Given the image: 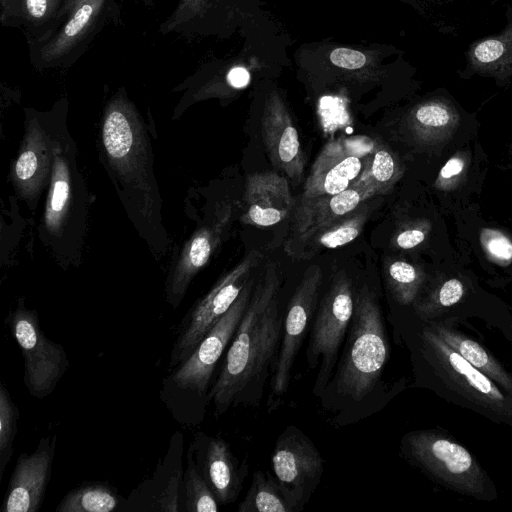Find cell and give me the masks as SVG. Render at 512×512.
I'll list each match as a JSON object with an SVG mask.
<instances>
[{
    "instance_id": "obj_1",
    "label": "cell",
    "mask_w": 512,
    "mask_h": 512,
    "mask_svg": "<svg viewBox=\"0 0 512 512\" xmlns=\"http://www.w3.org/2000/svg\"><path fill=\"white\" fill-rule=\"evenodd\" d=\"M278 265L269 261L252 291L208 399L217 415L241 404L256 405L274 370L283 319L279 311Z\"/></svg>"
},
{
    "instance_id": "obj_2",
    "label": "cell",
    "mask_w": 512,
    "mask_h": 512,
    "mask_svg": "<svg viewBox=\"0 0 512 512\" xmlns=\"http://www.w3.org/2000/svg\"><path fill=\"white\" fill-rule=\"evenodd\" d=\"M417 381L445 401L512 428V395L470 364L427 324L415 330Z\"/></svg>"
},
{
    "instance_id": "obj_3",
    "label": "cell",
    "mask_w": 512,
    "mask_h": 512,
    "mask_svg": "<svg viewBox=\"0 0 512 512\" xmlns=\"http://www.w3.org/2000/svg\"><path fill=\"white\" fill-rule=\"evenodd\" d=\"M294 62L299 79L316 92H361L415 73L401 50L379 44L305 43L294 52Z\"/></svg>"
},
{
    "instance_id": "obj_4",
    "label": "cell",
    "mask_w": 512,
    "mask_h": 512,
    "mask_svg": "<svg viewBox=\"0 0 512 512\" xmlns=\"http://www.w3.org/2000/svg\"><path fill=\"white\" fill-rule=\"evenodd\" d=\"M249 279L230 309L203 337L190 356L163 381L161 398L174 418L186 425L196 424L209 403V386L216 365L230 344L245 313L253 291Z\"/></svg>"
},
{
    "instance_id": "obj_5",
    "label": "cell",
    "mask_w": 512,
    "mask_h": 512,
    "mask_svg": "<svg viewBox=\"0 0 512 512\" xmlns=\"http://www.w3.org/2000/svg\"><path fill=\"white\" fill-rule=\"evenodd\" d=\"M389 354L380 304L373 292L363 286L355 298L346 344L327 388L340 400L363 401L378 385Z\"/></svg>"
},
{
    "instance_id": "obj_6",
    "label": "cell",
    "mask_w": 512,
    "mask_h": 512,
    "mask_svg": "<svg viewBox=\"0 0 512 512\" xmlns=\"http://www.w3.org/2000/svg\"><path fill=\"white\" fill-rule=\"evenodd\" d=\"M404 457L443 488L477 501L498 499L497 486L475 455L443 428L408 432L401 441Z\"/></svg>"
},
{
    "instance_id": "obj_7",
    "label": "cell",
    "mask_w": 512,
    "mask_h": 512,
    "mask_svg": "<svg viewBox=\"0 0 512 512\" xmlns=\"http://www.w3.org/2000/svg\"><path fill=\"white\" fill-rule=\"evenodd\" d=\"M119 18L118 0H79L51 33L28 43L32 66L37 70L71 67L102 29Z\"/></svg>"
},
{
    "instance_id": "obj_8",
    "label": "cell",
    "mask_w": 512,
    "mask_h": 512,
    "mask_svg": "<svg viewBox=\"0 0 512 512\" xmlns=\"http://www.w3.org/2000/svg\"><path fill=\"white\" fill-rule=\"evenodd\" d=\"M242 51L234 57L203 64L186 78L177 90H186V98L202 100L210 97H227L246 88L253 75L285 65V48L276 43L275 36L258 35L252 30Z\"/></svg>"
},
{
    "instance_id": "obj_9",
    "label": "cell",
    "mask_w": 512,
    "mask_h": 512,
    "mask_svg": "<svg viewBox=\"0 0 512 512\" xmlns=\"http://www.w3.org/2000/svg\"><path fill=\"white\" fill-rule=\"evenodd\" d=\"M354 306L352 282L344 271H338L319 303L306 352L309 368L319 365L313 388L317 396L325 392L333 376Z\"/></svg>"
},
{
    "instance_id": "obj_10",
    "label": "cell",
    "mask_w": 512,
    "mask_h": 512,
    "mask_svg": "<svg viewBox=\"0 0 512 512\" xmlns=\"http://www.w3.org/2000/svg\"><path fill=\"white\" fill-rule=\"evenodd\" d=\"M5 325L20 348L28 393L37 399L49 396L70 366L65 348L45 335L37 311L23 300L8 313Z\"/></svg>"
},
{
    "instance_id": "obj_11",
    "label": "cell",
    "mask_w": 512,
    "mask_h": 512,
    "mask_svg": "<svg viewBox=\"0 0 512 512\" xmlns=\"http://www.w3.org/2000/svg\"><path fill=\"white\" fill-rule=\"evenodd\" d=\"M262 259L263 254L260 251H250L187 313L182 319L171 350L169 368L174 369L190 356L203 337L236 301L249 281L251 272Z\"/></svg>"
},
{
    "instance_id": "obj_12",
    "label": "cell",
    "mask_w": 512,
    "mask_h": 512,
    "mask_svg": "<svg viewBox=\"0 0 512 512\" xmlns=\"http://www.w3.org/2000/svg\"><path fill=\"white\" fill-rule=\"evenodd\" d=\"M253 0H179L160 24L163 35L227 39L253 29Z\"/></svg>"
},
{
    "instance_id": "obj_13",
    "label": "cell",
    "mask_w": 512,
    "mask_h": 512,
    "mask_svg": "<svg viewBox=\"0 0 512 512\" xmlns=\"http://www.w3.org/2000/svg\"><path fill=\"white\" fill-rule=\"evenodd\" d=\"M271 463L274 476L295 512L302 510L324 471L320 452L308 436L291 425L278 437Z\"/></svg>"
},
{
    "instance_id": "obj_14",
    "label": "cell",
    "mask_w": 512,
    "mask_h": 512,
    "mask_svg": "<svg viewBox=\"0 0 512 512\" xmlns=\"http://www.w3.org/2000/svg\"><path fill=\"white\" fill-rule=\"evenodd\" d=\"M374 139L351 136L332 139L315 159L300 197L341 193L353 185L366 168Z\"/></svg>"
},
{
    "instance_id": "obj_15",
    "label": "cell",
    "mask_w": 512,
    "mask_h": 512,
    "mask_svg": "<svg viewBox=\"0 0 512 512\" xmlns=\"http://www.w3.org/2000/svg\"><path fill=\"white\" fill-rule=\"evenodd\" d=\"M321 281L320 267L309 266L288 304L278 356L270 381L271 392L275 397L285 394L289 387L296 356L317 306Z\"/></svg>"
},
{
    "instance_id": "obj_16",
    "label": "cell",
    "mask_w": 512,
    "mask_h": 512,
    "mask_svg": "<svg viewBox=\"0 0 512 512\" xmlns=\"http://www.w3.org/2000/svg\"><path fill=\"white\" fill-rule=\"evenodd\" d=\"M261 135L268 157L279 171L298 183L305 167L298 131L281 91L271 81H264Z\"/></svg>"
},
{
    "instance_id": "obj_17",
    "label": "cell",
    "mask_w": 512,
    "mask_h": 512,
    "mask_svg": "<svg viewBox=\"0 0 512 512\" xmlns=\"http://www.w3.org/2000/svg\"><path fill=\"white\" fill-rule=\"evenodd\" d=\"M57 435L40 438L35 450L21 453L4 495L1 512H38L51 479Z\"/></svg>"
},
{
    "instance_id": "obj_18",
    "label": "cell",
    "mask_w": 512,
    "mask_h": 512,
    "mask_svg": "<svg viewBox=\"0 0 512 512\" xmlns=\"http://www.w3.org/2000/svg\"><path fill=\"white\" fill-rule=\"evenodd\" d=\"M191 446L197 467L219 504L234 502L242 489L248 465L239 463L222 438L200 434Z\"/></svg>"
},
{
    "instance_id": "obj_19",
    "label": "cell",
    "mask_w": 512,
    "mask_h": 512,
    "mask_svg": "<svg viewBox=\"0 0 512 512\" xmlns=\"http://www.w3.org/2000/svg\"><path fill=\"white\" fill-rule=\"evenodd\" d=\"M241 221L256 227H270L293 211L294 199L288 180L275 171L248 175Z\"/></svg>"
},
{
    "instance_id": "obj_20",
    "label": "cell",
    "mask_w": 512,
    "mask_h": 512,
    "mask_svg": "<svg viewBox=\"0 0 512 512\" xmlns=\"http://www.w3.org/2000/svg\"><path fill=\"white\" fill-rule=\"evenodd\" d=\"M373 196H377L374 189L358 179L348 189L338 194L299 197L292 211L285 244L352 212Z\"/></svg>"
},
{
    "instance_id": "obj_21",
    "label": "cell",
    "mask_w": 512,
    "mask_h": 512,
    "mask_svg": "<svg viewBox=\"0 0 512 512\" xmlns=\"http://www.w3.org/2000/svg\"><path fill=\"white\" fill-rule=\"evenodd\" d=\"M505 27L497 34L471 43L465 52L464 65L457 74L461 79L474 76L491 78L499 86L512 80V5L505 12Z\"/></svg>"
},
{
    "instance_id": "obj_22",
    "label": "cell",
    "mask_w": 512,
    "mask_h": 512,
    "mask_svg": "<svg viewBox=\"0 0 512 512\" xmlns=\"http://www.w3.org/2000/svg\"><path fill=\"white\" fill-rule=\"evenodd\" d=\"M369 214V208L361 204L352 212L284 244V249L291 258L308 260L324 250L346 245L363 231Z\"/></svg>"
},
{
    "instance_id": "obj_23",
    "label": "cell",
    "mask_w": 512,
    "mask_h": 512,
    "mask_svg": "<svg viewBox=\"0 0 512 512\" xmlns=\"http://www.w3.org/2000/svg\"><path fill=\"white\" fill-rule=\"evenodd\" d=\"M231 214L232 208L228 204L219 211L216 221L201 229L188 244L181 264L177 266L167 285V300L174 308L183 299L192 277L209 260Z\"/></svg>"
},
{
    "instance_id": "obj_24",
    "label": "cell",
    "mask_w": 512,
    "mask_h": 512,
    "mask_svg": "<svg viewBox=\"0 0 512 512\" xmlns=\"http://www.w3.org/2000/svg\"><path fill=\"white\" fill-rule=\"evenodd\" d=\"M67 0H0L2 26L19 28L27 43L38 41L60 23Z\"/></svg>"
},
{
    "instance_id": "obj_25",
    "label": "cell",
    "mask_w": 512,
    "mask_h": 512,
    "mask_svg": "<svg viewBox=\"0 0 512 512\" xmlns=\"http://www.w3.org/2000/svg\"><path fill=\"white\" fill-rule=\"evenodd\" d=\"M427 324L443 341L457 351L470 364L512 395V371L483 343L461 331L453 321H430Z\"/></svg>"
},
{
    "instance_id": "obj_26",
    "label": "cell",
    "mask_w": 512,
    "mask_h": 512,
    "mask_svg": "<svg viewBox=\"0 0 512 512\" xmlns=\"http://www.w3.org/2000/svg\"><path fill=\"white\" fill-rule=\"evenodd\" d=\"M459 121V112L450 99L430 97L415 104L406 115L407 126L420 140L430 141L444 135Z\"/></svg>"
},
{
    "instance_id": "obj_27",
    "label": "cell",
    "mask_w": 512,
    "mask_h": 512,
    "mask_svg": "<svg viewBox=\"0 0 512 512\" xmlns=\"http://www.w3.org/2000/svg\"><path fill=\"white\" fill-rule=\"evenodd\" d=\"M52 182L47 202L45 222L54 233L64 230L69 217H72L75 194L73 175L67 161L55 153Z\"/></svg>"
},
{
    "instance_id": "obj_28",
    "label": "cell",
    "mask_w": 512,
    "mask_h": 512,
    "mask_svg": "<svg viewBox=\"0 0 512 512\" xmlns=\"http://www.w3.org/2000/svg\"><path fill=\"white\" fill-rule=\"evenodd\" d=\"M120 505L115 487L103 482H84L61 499L56 512H111Z\"/></svg>"
},
{
    "instance_id": "obj_29",
    "label": "cell",
    "mask_w": 512,
    "mask_h": 512,
    "mask_svg": "<svg viewBox=\"0 0 512 512\" xmlns=\"http://www.w3.org/2000/svg\"><path fill=\"white\" fill-rule=\"evenodd\" d=\"M238 512H295L275 476L261 470L255 471L252 483Z\"/></svg>"
},
{
    "instance_id": "obj_30",
    "label": "cell",
    "mask_w": 512,
    "mask_h": 512,
    "mask_svg": "<svg viewBox=\"0 0 512 512\" xmlns=\"http://www.w3.org/2000/svg\"><path fill=\"white\" fill-rule=\"evenodd\" d=\"M402 174L396 155L382 141L374 139L369 162L359 180L370 185L378 196L388 193Z\"/></svg>"
},
{
    "instance_id": "obj_31",
    "label": "cell",
    "mask_w": 512,
    "mask_h": 512,
    "mask_svg": "<svg viewBox=\"0 0 512 512\" xmlns=\"http://www.w3.org/2000/svg\"><path fill=\"white\" fill-rule=\"evenodd\" d=\"M385 276L393 299L399 305L413 307L425 280L422 270L405 260L394 259L386 262Z\"/></svg>"
},
{
    "instance_id": "obj_32",
    "label": "cell",
    "mask_w": 512,
    "mask_h": 512,
    "mask_svg": "<svg viewBox=\"0 0 512 512\" xmlns=\"http://www.w3.org/2000/svg\"><path fill=\"white\" fill-rule=\"evenodd\" d=\"M183 510L187 512H216L219 502L200 473L192 446L187 453V467L183 474Z\"/></svg>"
},
{
    "instance_id": "obj_33",
    "label": "cell",
    "mask_w": 512,
    "mask_h": 512,
    "mask_svg": "<svg viewBox=\"0 0 512 512\" xmlns=\"http://www.w3.org/2000/svg\"><path fill=\"white\" fill-rule=\"evenodd\" d=\"M19 409L0 380V481L13 455V444L18 432Z\"/></svg>"
},
{
    "instance_id": "obj_34",
    "label": "cell",
    "mask_w": 512,
    "mask_h": 512,
    "mask_svg": "<svg viewBox=\"0 0 512 512\" xmlns=\"http://www.w3.org/2000/svg\"><path fill=\"white\" fill-rule=\"evenodd\" d=\"M480 241L487 254L499 263H508L512 259V241L495 229H483Z\"/></svg>"
},
{
    "instance_id": "obj_35",
    "label": "cell",
    "mask_w": 512,
    "mask_h": 512,
    "mask_svg": "<svg viewBox=\"0 0 512 512\" xmlns=\"http://www.w3.org/2000/svg\"><path fill=\"white\" fill-rule=\"evenodd\" d=\"M41 160L40 150L35 149L31 141L28 147L22 150L16 161L15 175L17 180L23 185H30L36 177L40 176Z\"/></svg>"
},
{
    "instance_id": "obj_36",
    "label": "cell",
    "mask_w": 512,
    "mask_h": 512,
    "mask_svg": "<svg viewBox=\"0 0 512 512\" xmlns=\"http://www.w3.org/2000/svg\"><path fill=\"white\" fill-rule=\"evenodd\" d=\"M427 235L426 226L414 224L403 227L393 237L392 244L399 249H412L421 244Z\"/></svg>"
},
{
    "instance_id": "obj_37",
    "label": "cell",
    "mask_w": 512,
    "mask_h": 512,
    "mask_svg": "<svg viewBox=\"0 0 512 512\" xmlns=\"http://www.w3.org/2000/svg\"><path fill=\"white\" fill-rule=\"evenodd\" d=\"M465 168V161L460 156L451 157L441 168L436 181L438 188L448 187L455 179H457Z\"/></svg>"
},
{
    "instance_id": "obj_38",
    "label": "cell",
    "mask_w": 512,
    "mask_h": 512,
    "mask_svg": "<svg viewBox=\"0 0 512 512\" xmlns=\"http://www.w3.org/2000/svg\"><path fill=\"white\" fill-rule=\"evenodd\" d=\"M406 5L412 7L418 14L428 20L438 30L448 32L453 30L450 25H447L445 21L440 20L437 15L433 12V9L428 1L426 0H399Z\"/></svg>"
},
{
    "instance_id": "obj_39",
    "label": "cell",
    "mask_w": 512,
    "mask_h": 512,
    "mask_svg": "<svg viewBox=\"0 0 512 512\" xmlns=\"http://www.w3.org/2000/svg\"><path fill=\"white\" fill-rule=\"evenodd\" d=\"M495 329L501 332L512 348V313L507 311L498 322Z\"/></svg>"
},
{
    "instance_id": "obj_40",
    "label": "cell",
    "mask_w": 512,
    "mask_h": 512,
    "mask_svg": "<svg viewBox=\"0 0 512 512\" xmlns=\"http://www.w3.org/2000/svg\"><path fill=\"white\" fill-rule=\"evenodd\" d=\"M428 1V0H426ZM430 1H433V2H438V3H449V2H456V1H475V0H430ZM476 1H486V2H490V3H497V2H501V1H506V0H476Z\"/></svg>"
},
{
    "instance_id": "obj_41",
    "label": "cell",
    "mask_w": 512,
    "mask_h": 512,
    "mask_svg": "<svg viewBox=\"0 0 512 512\" xmlns=\"http://www.w3.org/2000/svg\"><path fill=\"white\" fill-rule=\"evenodd\" d=\"M79 0H67L66 1V4L64 6V9L62 11V16H61V20L62 18L66 15V13L73 7V5L78 2ZM59 25V24H58Z\"/></svg>"
},
{
    "instance_id": "obj_42",
    "label": "cell",
    "mask_w": 512,
    "mask_h": 512,
    "mask_svg": "<svg viewBox=\"0 0 512 512\" xmlns=\"http://www.w3.org/2000/svg\"><path fill=\"white\" fill-rule=\"evenodd\" d=\"M141 1H142V3H143L144 5H146V6H152V5H154V4H155V2H156L157 0H141Z\"/></svg>"
}]
</instances>
